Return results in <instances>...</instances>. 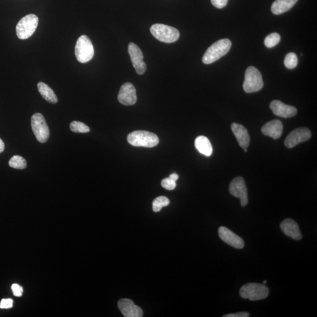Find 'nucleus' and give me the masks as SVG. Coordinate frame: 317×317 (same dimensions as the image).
Wrapping results in <instances>:
<instances>
[{"label":"nucleus","instance_id":"nucleus-26","mask_svg":"<svg viewBox=\"0 0 317 317\" xmlns=\"http://www.w3.org/2000/svg\"><path fill=\"white\" fill-rule=\"evenodd\" d=\"M298 64V58L296 54L293 52L288 53L285 56L284 59V65L288 69H294L296 68Z\"/></svg>","mask_w":317,"mask_h":317},{"label":"nucleus","instance_id":"nucleus-9","mask_svg":"<svg viewBox=\"0 0 317 317\" xmlns=\"http://www.w3.org/2000/svg\"><path fill=\"white\" fill-rule=\"evenodd\" d=\"M229 192L240 200L241 205L246 206L248 203L247 189L244 179L237 177L232 180L229 185Z\"/></svg>","mask_w":317,"mask_h":317},{"label":"nucleus","instance_id":"nucleus-13","mask_svg":"<svg viewBox=\"0 0 317 317\" xmlns=\"http://www.w3.org/2000/svg\"><path fill=\"white\" fill-rule=\"evenodd\" d=\"M218 232L221 240L230 246L237 249H241L244 247V242L242 238L227 227L222 226L219 228Z\"/></svg>","mask_w":317,"mask_h":317},{"label":"nucleus","instance_id":"nucleus-3","mask_svg":"<svg viewBox=\"0 0 317 317\" xmlns=\"http://www.w3.org/2000/svg\"><path fill=\"white\" fill-rule=\"evenodd\" d=\"M239 294L243 299H249L250 301H258L268 297L269 290L265 285L250 282L241 287Z\"/></svg>","mask_w":317,"mask_h":317},{"label":"nucleus","instance_id":"nucleus-6","mask_svg":"<svg viewBox=\"0 0 317 317\" xmlns=\"http://www.w3.org/2000/svg\"><path fill=\"white\" fill-rule=\"evenodd\" d=\"M39 21V18L34 14H28L22 18L16 26L18 39L26 40L32 36L37 29Z\"/></svg>","mask_w":317,"mask_h":317},{"label":"nucleus","instance_id":"nucleus-29","mask_svg":"<svg viewBox=\"0 0 317 317\" xmlns=\"http://www.w3.org/2000/svg\"><path fill=\"white\" fill-rule=\"evenodd\" d=\"M13 306V300L10 299H2L0 303V308L2 309H8Z\"/></svg>","mask_w":317,"mask_h":317},{"label":"nucleus","instance_id":"nucleus-33","mask_svg":"<svg viewBox=\"0 0 317 317\" xmlns=\"http://www.w3.org/2000/svg\"><path fill=\"white\" fill-rule=\"evenodd\" d=\"M172 180L177 181L179 179V176L177 174H173L169 177Z\"/></svg>","mask_w":317,"mask_h":317},{"label":"nucleus","instance_id":"nucleus-14","mask_svg":"<svg viewBox=\"0 0 317 317\" xmlns=\"http://www.w3.org/2000/svg\"><path fill=\"white\" fill-rule=\"evenodd\" d=\"M118 307L120 312L125 317H142L143 311L139 307L136 305L130 299L119 300Z\"/></svg>","mask_w":317,"mask_h":317},{"label":"nucleus","instance_id":"nucleus-7","mask_svg":"<svg viewBox=\"0 0 317 317\" xmlns=\"http://www.w3.org/2000/svg\"><path fill=\"white\" fill-rule=\"evenodd\" d=\"M75 54L81 63H86L92 59L94 49L89 37L83 35L78 39L75 45Z\"/></svg>","mask_w":317,"mask_h":317},{"label":"nucleus","instance_id":"nucleus-2","mask_svg":"<svg viewBox=\"0 0 317 317\" xmlns=\"http://www.w3.org/2000/svg\"><path fill=\"white\" fill-rule=\"evenodd\" d=\"M129 143L134 146L153 147L159 142L156 135L145 131H136L128 135Z\"/></svg>","mask_w":317,"mask_h":317},{"label":"nucleus","instance_id":"nucleus-19","mask_svg":"<svg viewBox=\"0 0 317 317\" xmlns=\"http://www.w3.org/2000/svg\"><path fill=\"white\" fill-rule=\"evenodd\" d=\"M298 0H275L272 6V11L275 15H280L289 11L296 4Z\"/></svg>","mask_w":317,"mask_h":317},{"label":"nucleus","instance_id":"nucleus-21","mask_svg":"<svg viewBox=\"0 0 317 317\" xmlns=\"http://www.w3.org/2000/svg\"><path fill=\"white\" fill-rule=\"evenodd\" d=\"M37 87L43 98L45 99L47 102L52 103V104H55L57 103V96L48 85L43 83V82H40L37 85Z\"/></svg>","mask_w":317,"mask_h":317},{"label":"nucleus","instance_id":"nucleus-17","mask_svg":"<svg viewBox=\"0 0 317 317\" xmlns=\"http://www.w3.org/2000/svg\"><path fill=\"white\" fill-rule=\"evenodd\" d=\"M232 132L236 137L239 145L243 149L247 148L250 144V136L247 129L240 124L233 123L231 125Z\"/></svg>","mask_w":317,"mask_h":317},{"label":"nucleus","instance_id":"nucleus-11","mask_svg":"<svg viewBox=\"0 0 317 317\" xmlns=\"http://www.w3.org/2000/svg\"><path fill=\"white\" fill-rule=\"evenodd\" d=\"M129 54L131 56L132 63L137 74L143 75L146 70V65L143 61V54L141 49L133 43L128 45Z\"/></svg>","mask_w":317,"mask_h":317},{"label":"nucleus","instance_id":"nucleus-16","mask_svg":"<svg viewBox=\"0 0 317 317\" xmlns=\"http://www.w3.org/2000/svg\"><path fill=\"white\" fill-rule=\"evenodd\" d=\"M280 228L287 236L294 240H300L302 238L299 225L293 219H285L280 224Z\"/></svg>","mask_w":317,"mask_h":317},{"label":"nucleus","instance_id":"nucleus-12","mask_svg":"<svg viewBox=\"0 0 317 317\" xmlns=\"http://www.w3.org/2000/svg\"><path fill=\"white\" fill-rule=\"evenodd\" d=\"M119 102L122 105L131 106L137 101L136 89L134 85L126 83L122 85L118 95Z\"/></svg>","mask_w":317,"mask_h":317},{"label":"nucleus","instance_id":"nucleus-20","mask_svg":"<svg viewBox=\"0 0 317 317\" xmlns=\"http://www.w3.org/2000/svg\"><path fill=\"white\" fill-rule=\"evenodd\" d=\"M196 148L201 153V154L206 156H210L213 153V147L211 143L208 138L200 136L197 137L194 142Z\"/></svg>","mask_w":317,"mask_h":317},{"label":"nucleus","instance_id":"nucleus-25","mask_svg":"<svg viewBox=\"0 0 317 317\" xmlns=\"http://www.w3.org/2000/svg\"><path fill=\"white\" fill-rule=\"evenodd\" d=\"M280 36L279 35L278 33H274L270 34V35L267 36L265 39V45L268 47V48H272V47L278 45L279 42H280Z\"/></svg>","mask_w":317,"mask_h":317},{"label":"nucleus","instance_id":"nucleus-32","mask_svg":"<svg viewBox=\"0 0 317 317\" xmlns=\"http://www.w3.org/2000/svg\"><path fill=\"white\" fill-rule=\"evenodd\" d=\"M4 148H5L4 143L3 142V141L2 140L1 138H0V153L4 151Z\"/></svg>","mask_w":317,"mask_h":317},{"label":"nucleus","instance_id":"nucleus-27","mask_svg":"<svg viewBox=\"0 0 317 317\" xmlns=\"http://www.w3.org/2000/svg\"><path fill=\"white\" fill-rule=\"evenodd\" d=\"M162 186L166 190H173L177 187L176 181L172 180L170 178H166L161 182Z\"/></svg>","mask_w":317,"mask_h":317},{"label":"nucleus","instance_id":"nucleus-28","mask_svg":"<svg viewBox=\"0 0 317 317\" xmlns=\"http://www.w3.org/2000/svg\"><path fill=\"white\" fill-rule=\"evenodd\" d=\"M11 290L15 296L21 297L23 293V288L17 284L12 285Z\"/></svg>","mask_w":317,"mask_h":317},{"label":"nucleus","instance_id":"nucleus-31","mask_svg":"<svg viewBox=\"0 0 317 317\" xmlns=\"http://www.w3.org/2000/svg\"><path fill=\"white\" fill-rule=\"evenodd\" d=\"M224 317H249L250 314L247 312H240L234 314H228V315L223 316Z\"/></svg>","mask_w":317,"mask_h":317},{"label":"nucleus","instance_id":"nucleus-24","mask_svg":"<svg viewBox=\"0 0 317 317\" xmlns=\"http://www.w3.org/2000/svg\"><path fill=\"white\" fill-rule=\"evenodd\" d=\"M70 130L75 133H88L90 129L87 125L79 121L72 122L70 125Z\"/></svg>","mask_w":317,"mask_h":317},{"label":"nucleus","instance_id":"nucleus-23","mask_svg":"<svg viewBox=\"0 0 317 317\" xmlns=\"http://www.w3.org/2000/svg\"><path fill=\"white\" fill-rule=\"evenodd\" d=\"M170 203V201L165 196H159L153 200L152 208L153 212L161 211L163 207L167 206Z\"/></svg>","mask_w":317,"mask_h":317},{"label":"nucleus","instance_id":"nucleus-4","mask_svg":"<svg viewBox=\"0 0 317 317\" xmlns=\"http://www.w3.org/2000/svg\"><path fill=\"white\" fill-rule=\"evenodd\" d=\"M150 33L157 40L166 43L176 42L180 37L177 28L161 24L153 25L150 28Z\"/></svg>","mask_w":317,"mask_h":317},{"label":"nucleus","instance_id":"nucleus-34","mask_svg":"<svg viewBox=\"0 0 317 317\" xmlns=\"http://www.w3.org/2000/svg\"><path fill=\"white\" fill-rule=\"evenodd\" d=\"M266 282H267V281H266V280L264 281H263V284H264V285H266Z\"/></svg>","mask_w":317,"mask_h":317},{"label":"nucleus","instance_id":"nucleus-22","mask_svg":"<svg viewBox=\"0 0 317 317\" xmlns=\"http://www.w3.org/2000/svg\"><path fill=\"white\" fill-rule=\"evenodd\" d=\"M9 166L14 169H24L27 167V161L23 157L15 155L9 160Z\"/></svg>","mask_w":317,"mask_h":317},{"label":"nucleus","instance_id":"nucleus-1","mask_svg":"<svg viewBox=\"0 0 317 317\" xmlns=\"http://www.w3.org/2000/svg\"><path fill=\"white\" fill-rule=\"evenodd\" d=\"M231 46V42L228 39L218 41L207 49L202 58L203 63L210 64L219 60L222 56L227 54Z\"/></svg>","mask_w":317,"mask_h":317},{"label":"nucleus","instance_id":"nucleus-18","mask_svg":"<svg viewBox=\"0 0 317 317\" xmlns=\"http://www.w3.org/2000/svg\"><path fill=\"white\" fill-rule=\"evenodd\" d=\"M283 126L280 120H273L266 123L262 128V133L266 136L271 137L274 139L280 138L282 134Z\"/></svg>","mask_w":317,"mask_h":317},{"label":"nucleus","instance_id":"nucleus-30","mask_svg":"<svg viewBox=\"0 0 317 317\" xmlns=\"http://www.w3.org/2000/svg\"><path fill=\"white\" fill-rule=\"evenodd\" d=\"M212 4L218 8H223L227 5L228 0H211Z\"/></svg>","mask_w":317,"mask_h":317},{"label":"nucleus","instance_id":"nucleus-8","mask_svg":"<svg viewBox=\"0 0 317 317\" xmlns=\"http://www.w3.org/2000/svg\"><path fill=\"white\" fill-rule=\"evenodd\" d=\"M34 136L40 143H45L49 137V130L45 117L40 113L34 114L31 119Z\"/></svg>","mask_w":317,"mask_h":317},{"label":"nucleus","instance_id":"nucleus-15","mask_svg":"<svg viewBox=\"0 0 317 317\" xmlns=\"http://www.w3.org/2000/svg\"><path fill=\"white\" fill-rule=\"evenodd\" d=\"M270 108L273 114L278 117L288 118L294 117L297 114V110L293 106L285 104L280 100H273L270 104Z\"/></svg>","mask_w":317,"mask_h":317},{"label":"nucleus","instance_id":"nucleus-5","mask_svg":"<svg viewBox=\"0 0 317 317\" xmlns=\"http://www.w3.org/2000/svg\"><path fill=\"white\" fill-rule=\"evenodd\" d=\"M264 86L262 75L255 67H249L245 73L243 90L246 93L258 92Z\"/></svg>","mask_w":317,"mask_h":317},{"label":"nucleus","instance_id":"nucleus-10","mask_svg":"<svg viewBox=\"0 0 317 317\" xmlns=\"http://www.w3.org/2000/svg\"><path fill=\"white\" fill-rule=\"evenodd\" d=\"M312 137V133L309 129L307 128H297L288 134L285 140V145L288 148L299 145V143L306 142Z\"/></svg>","mask_w":317,"mask_h":317}]
</instances>
